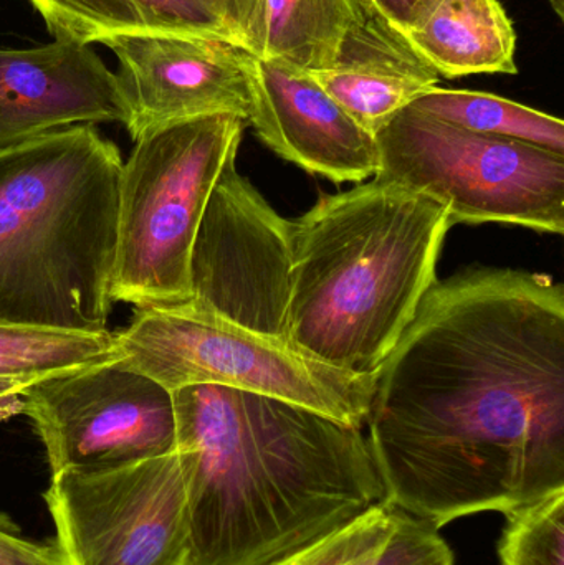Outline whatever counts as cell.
Wrapping results in <instances>:
<instances>
[{"label": "cell", "instance_id": "cell-1", "mask_svg": "<svg viewBox=\"0 0 564 565\" xmlns=\"http://www.w3.org/2000/svg\"><path fill=\"white\" fill-rule=\"evenodd\" d=\"M386 501L440 530L564 488V286L510 268L436 280L371 375Z\"/></svg>", "mask_w": 564, "mask_h": 565}, {"label": "cell", "instance_id": "cell-2", "mask_svg": "<svg viewBox=\"0 0 564 565\" xmlns=\"http://www.w3.org/2000/svg\"><path fill=\"white\" fill-rule=\"evenodd\" d=\"M171 394L188 565H270L386 500L363 428L238 388Z\"/></svg>", "mask_w": 564, "mask_h": 565}, {"label": "cell", "instance_id": "cell-3", "mask_svg": "<svg viewBox=\"0 0 564 565\" xmlns=\"http://www.w3.org/2000/svg\"><path fill=\"white\" fill-rule=\"evenodd\" d=\"M446 207L374 175L320 194L294 221V265L285 339L305 354L373 375L436 282Z\"/></svg>", "mask_w": 564, "mask_h": 565}, {"label": "cell", "instance_id": "cell-4", "mask_svg": "<svg viewBox=\"0 0 564 565\" xmlns=\"http://www.w3.org/2000/svg\"><path fill=\"white\" fill-rule=\"evenodd\" d=\"M123 162L93 125L0 151V326L108 331Z\"/></svg>", "mask_w": 564, "mask_h": 565}, {"label": "cell", "instance_id": "cell-5", "mask_svg": "<svg viewBox=\"0 0 564 565\" xmlns=\"http://www.w3.org/2000/svg\"><path fill=\"white\" fill-rule=\"evenodd\" d=\"M247 122L212 115L156 126L123 162L109 298L136 309L192 298L191 255L212 189Z\"/></svg>", "mask_w": 564, "mask_h": 565}, {"label": "cell", "instance_id": "cell-6", "mask_svg": "<svg viewBox=\"0 0 564 565\" xmlns=\"http://www.w3.org/2000/svg\"><path fill=\"white\" fill-rule=\"evenodd\" d=\"M116 341L125 354L121 367L169 392L189 385L238 388L364 428L371 375L331 367L287 339L237 324L195 299L138 309Z\"/></svg>", "mask_w": 564, "mask_h": 565}, {"label": "cell", "instance_id": "cell-7", "mask_svg": "<svg viewBox=\"0 0 564 565\" xmlns=\"http://www.w3.org/2000/svg\"><path fill=\"white\" fill-rule=\"evenodd\" d=\"M377 178L439 202L454 224L563 235L564 154L404 108L376 135Z\"/></svg>", "mask_w": 564, "mask_h": 565}, {"label": "cell", "instance_id": "cell-8", "mask_svg": "<svg viewBox=\"0 0 564 565\" xmlns=\"http://www.w3.org/2000/svg\"><path fill=\"white\" fill-rule=\"evenodd\" d=\"M52 565H188V497L178 451L50 475Z\"/></svg>", "mask_w": 564, "mask_h": 565}, {"label": "cell", "instance_id": "cell-9", "mask_svg": "<svg viewBox=\"0 0 564 565\" xmlns=\"http://www.w3.org/2000/svg\"><path fill=\"white\" fill-rule=\"evenodd\" d=\"M22 401V414L45 447L50 475L175 450L171 392L119 362L36 382Z\"/></svg>", "mask_w": 564, "mask_h": 565}, {"label": "cell", "instance_id": "cell-10", "mask_svg": "<svg viewBox=\"0 0 564 565\" xmlns=\"http://www.w3.org/2000/svg\"><path fill=\"white\" fill-rule=\"evenodd\" d=\"M227 162L205 205L191 255L192 299L262 334L285 339L294 221Z\"/></svg>", "mask_w": 564, "mask_h": 565}, {"label": "cell", "instance_id": "cell-11", "mask_svg": "<svg viewBox=\"0 0 564 565\" xmlns=\"http://www.w3.org/2000/svg\"><path fill=\"white\" fill-rule=\"evenodd\" d=\"M118 58L132 141L156 126L212 115L247 122V52L199 36L128 35L105 43Z\"/></svg>", "mask_w": 564, "mask_h": 565}, {"label": "cell", "instance_id": "cell-12", "mask_svg": "<svg viewBox=\"0 0 564 565\" xmlns=\"http://www.w3.org/2000/svg\"><path fill=\"white\" fill-rule=\"evenodd\" d=\"M247 75V122L275 154L334 184H361L376 175V138L324 92L313 73L248 53Z\"/></svg>", "mask_w": 564, "mask_h": 565}, {"label": "cell", "instance_id": "cell-13", "mask_svg": "<svg viewBox=\"0 0 564 565\" xmlns=\"http://www.w3.org/2000/svg\"><path fill=\"white\" fill-rule=\"evenodd\" d=\"M121 122L118 79L89 45L0 46V151L76 125Z\"/></svg>", "mask_w": 564, "mask_h": 565}, {"label": "cell", "instance_id": "cell-14", "mask_svg": "<svg viewBox=\"0 0 564 565\" xmlns=\"http://www.w3.org/2000/svg\"><path fill=\"white\" fill-rule=\"evenodd\" d=\"M55 39L105 45L116 36L221 40L260 56L265 0H29Z\"/></svg>", "mask_w": 564, "mask_h": 565}, {"label": "cell", "instance_id": "cell-15", "mask_svg": "<svg viewBox=\"0 0 564 565\" xmlns=\"http://www.w3.org/2000/svg\"><path fill=\"white\" fill-rule=\"evenodd\" d=\"M363 19L351 32L333 68L313 73L324 92L364 129L377 132L439 83L407 42L363 0Z\"/></svg>", "mask_w": 564, "mask_h": 565}, {"label": "cell", "instance_id": "cell-16", "mask_svg": "<svg viewBox=\"0 0 564 565\" xmlns=\"http://www.w3.org/2000/svg\"><path fill=\"white\" fill-rule=\"evenodd\" d=\"M404 36L444 78L519 73L515 29L499 0H439Z\"/></svg>", "mask_w": 564, "mask_h": 565}, {"label": "cell", "instance_id": "cell-17", "mask_svg": "<svg viewBox=\"0 0 564 565\" xmlns=\"http://www.w3.org/2000/svg\"><path fill=\"white\" fill-rule=\"evenodd\" d=\"M270 565H454V553L439 530L384 500Z\"/></svg>", "mask_w": 564, "mask_h": 565}, {"label": "cell", "instance_id": "cell-18", "mask_svg": "<svg viewBox=\"0 0 564 565\" xmlns=\"http://www.w3.org/2000/svg\"><path fill=\"white\" fill-rule=\"evenodd\" d=\"M363 12V0H265L260 58L310 73L333 68Z\"/></svg>", "mask_w": 564, "mask_h": 565}, {"label": "cell", "instance_id": "cell-19", "mask_svg": "<svg viewBox=\"0 0 564 565\" xmlns=\"http://www.w3.org/2000/svg\"><path fill=\"white\" fill-rule=\"evenodd\" d=\"M467 131L515 139L564 154V122L530 106L490 93L434 86L411 105Z\"/></svg>", "mask_w": 564, "mask_h": 565}, {"label": "cell", "instance_id": "cell-20", "mask_svg": "<svg viewBox=\"0 0 564 565\" xmlns=\"http://www.w3.org/2000/svg\"><path fill=\"white\" fill-rule=\"evenodd\" d=\"M125 358L113 332L0 326V377L40 382Z\"/></svg>", "mask_w": 564, "mask_h": 565}, {"label": "cell", "instance_id": "cell-21", "mask_svg": "<svg viewBox=\"0 0 564 565\" xmlns=\"http://www.w3.org/2000/svg\"><path fill=\"white\" fill-rule=\"evenodd\" d=\"M500 565H564V488L506 513Z\"/></svg>", "mask_w": 564, "mask_h": 565}, {"label": "cell", "instance_id": "cell-22", "mask_svg": "<svg viewBox=\"0 0 564 565\" xmlns=\"http://www.w3.org/2000/svg\"><path fill=\"white\" fill-rule=\"evenodd\" d=\"M0 565H52V547L26 540L0 520Z\"/></svg>", "mask_w": 564, "mask_h": 565}, {"label": "cell", "instance_id": "cell-23", "mask_svg": "<svg viewBox=\"0 0 564 565\" xmlns=\"http://www.w3.org/2000/svg\"><path fill=\"white\" fill-rule=\"evenodd\" d=\"M374 12L380 13L400 32L416 26L439 0H364Z\"/></svg>", "mask_w": 564, "mask_h": 565}, {"label": "cell", "instance_id": "cell-24", "mask_svg": "<svg viewBox=\"0 0 564 565\" xmlns=\"http://www.w3.org/2000/svg\"><path fill=\"white\" fill-rule=\"evenodd\" d=\"M33 384V379L0 377V422L22 414V394Z\"/></svg>", "mask_w": 564, "mask_h": 565}, {"label": "cell", "instance_id": "cell-25", "mask_svg": "<svg viewBox=\"0 0 564 565\" xmlns=\"http://www.w3.org/2000/svg\"><path fill=\"white\" fill-rule=\"evenodd\" d=\"M550 2H552V6L555 7L560 19H563V0H550Z\"/></svg>", "mask_w": 564, "mask_h": 565}]
</instances>
